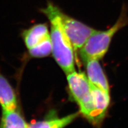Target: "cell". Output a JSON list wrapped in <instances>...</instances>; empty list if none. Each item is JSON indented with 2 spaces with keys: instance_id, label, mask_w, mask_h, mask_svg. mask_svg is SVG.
Listing matches in <instances>:
<instances>
[{
  "instance_id": "cell-1",
  "label": "cell",
  "mask_w": 128,
  "mask_h": 128,
  "mask_svg": "<svg viewBox=\"0 0 128 128\" xmlns=\"http://www.w3.org/2000/svg\"><path fill=\"white\" fill-rule=\"evenodd\" d=\"M40 11L50 21L52 52L55 60L66 74L76 71L74 50L62 27L60 14L61 10L53 2L48 1L46 7Z\"/></svg>"
},
{
  "instance_id": "cell-2",
  "label": "cell",
  "mask_w": 128,
  "mask_h": 128,
  "mask_svg": "<svg viewBox=\"0 0 128 128\" xmlns=\"http://www.w3.org/2000/svg\"><path fill=\"white\" fill-rule=\"evenodd\" d=\"M128 24V18L124 13L108 30L104 31L96 30L80 49V55L82 61L84 62L91 59L100 60L103 58L108 52L114 35Z\"/></svg>"
},
{
  "instance_id": "cell-3",
  "label": "cell",
  "mask_w": 128,
  "mask_h": 128,
  "mask_svg": "<svg viewBox=\"0 0 128 128\" xmlns=\"http://www.w3.org/2000/svg\"><path fill=\"white\" fill-rule=\"evenodd\" d=\"M67 80L72 96L80 107V113L92 124L95 108L88 78L84 72L74 71L67 75Z\"/></svg>"
},
{
  "instance_id": "cell-4",
  "label": "cell",
  "mask_w": 128,
  "mask_h": 128,
  "mask_svg": "<svg viewBox=\"0 0 128 128\" xmlns=\"http://www.w3.org/2000/svg\"><path fill=\"white\" fill-rule=\"evenodd\" d=\"M60 14L64 32L71 42L74 50L81 49L96 30L66 15L62 10Z\"/></svg>"
},
{
  "instance_id": "cell-5",
  "label": "cell",
  "mask_w": 128,
  "mask_h": 128,
  "mask_svg": "<svg viewBox=\"0 0 128 128\" xmlns=\"http://www.w3.org/2000/svg\"><path fill=\"white\" fill-rule=\"evenodd\" d=\"M92 88L95 108L93 120L92 124L97 128H99L104 119L109 106L110 95L109 92L102 90L92 84Z\"/></svg>"
},
{
  "instance_id": "cell-6",
  "label": "cell",
  "mask_w": 128,
  "mask_h": 128,
  "mask_svg": "<svg viewBox=\"0 0 128 128\" xmlns=\"http://www.w3.org/2000/svg\"><path fill=\"white\" fill-rule=\"evenodd\" d=\"M98 60L91 59L85 61L87 77L90 82L96 87L109 92V84Z\"/></svg>"
},
{
  "instance_id": "cell-7",
  "label": "cell",
  "mask_w": 128,
  "mask_h": 128,
  "mask_svg": "<svg viewBox=\"0 0 128 128\" xmlns=\"http://www.w3.org/2000/svg\"><path fill=\"white\" fill-rule=\"evenodd\" d=\"M23 37L26 45L29 49L50 38V35L46 24H38L25 30Z\"/></svg>"
},
{
  "instance_id": "cell-8",
  "label": "cell",
  "mask_w": 128,
  "mask_h": 128,
  "mask_svg": "<svg viewBox=\"0 0 128 128\" xmlns=\"http://www.w3.org/2000/svg\"><path fill=\"white\" fill-rule=\"evenodd\" d=\"M0 104L2 110H14L17 108L15 92L12 86L0 73Z\"/></svg>"
},
{
  "instance_id": "cell-9",
  "label": "cell",
  "mask_w": 128,
  "mask_h": 128,
  "mask_svg": "<svg viewBox=\"0 0 128 128\" xmlns=\"http://www.w3.org/2000/svg\"><path fill=\"white\" fill-rule=\"evenodd\" d=\"M78 114V113H76L63 118H59L54 113H51L44 120L30 124L29 128H64L72 122Z\"/></svg>"
},
{
  "instance_id": "cell-10",
  "label": "cell",
  "mask_w": 128,
  "mask_h": 128,
  "mask_svg": "<svg viewBox=\"0 0 128 128\" xmlns=\"http://www.w3.org/2000/svg\"><path fill=\"white\" fill-rule=\"evenodd\" d=\"M29 125L17 109L2 110L0 128H29Z\"/></svg>"
},
{
  "instance_id": "cell-11",
  "label": "cell",
  "mask_w": 128,
  "mask_h": 128,
  "mask_svg": "<svg viewBox=\"0 0 128 128\" xmlns=\"http://www.w3.org/2000/svg\"><path fill=\"white\" fill-rule=\"evenodd\" d=\"M29 53L32 56L36 58H42L47 56L50 54L52 50V42L50 37L38 45L28 49Z\"/></svg>"
}]
</instances>
